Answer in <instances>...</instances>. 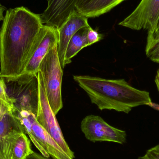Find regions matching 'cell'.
Segmentation results:
<instances>
[{"mask_svg": "<svg viewBox=\"0 0 159 159\" xmlns=\"http://www.w3.org/2000/svg\"><path fill=\"white\" fill-rule=\"evenodd\" d=\"M43 24L40 14L24 7L6 12L0 30V75L14 78L24 72Z\"/></svg>", "mask_w": 159, "mask_h": 159, "instance_id": "1", "label": "cell"}, {"mask_svg": "<svg viewBox=\"0 0 159 159\" xmlns=\"http://www.w3.org/2000/svg\"><path fill=\"white\" fill-rule=\"evenodd\" d=\"M74 80L101 110L129 114L134 107L151 106L149 92L130 85L124 79L109 80L89 75H74Z\"/></svg>", "mask_w": 159, "mask_h": 159, "instance_id": "2", "label": "cell"}, {"mask_svg": "<svg viewBox=\"0 0 159 159\" xmlns=\"http://www.w3.org/2000/svg\"><path fill=\"white\" fill-rule=\"evenodd\" d=\"M4 78L7 93L14 109L29 111L36 116L39 100L37 74L24 73L14 78Z\"/></svg>", "mask_w": 159, "mask_h": 159, "instance_id": "3", "label": "cell"}, {"mask_svg": "<svg viewBox=\"0 0 159 159\" xmlns=\"http://www.w3.org/2000/svg\"><path fill=\"white\" fill-rule=\"evenodd\" d=\"M13 113L19 120L25 134H28L35 147L46 157L53 159L71 158L54 141L47 132L39 124L36 116L25 110H13Z\"/></svg>", "mask_w": 159, "mask_h": 159, "instance_id": "4", "label": "cell"}, {"mask_svg": "<svg viewBox=\"0 0 159 159\" xmlns=\"http://www.w3.org/2000/svg\"><path fill=\"white\" fill-rule=\"evenodd\" d=\"M62 70L59 58L57 44L46 55L39 68L48 100L56 115L63 107L61 95Z\"/></svg>", "mask_w": 159, "mask_h": 159, "instance_id": "5", "label": "cell"}, {"mask_svg": "<svg viewBox=\"0 0 159 159\" xmlns=\"http://www.w3.org/2000/svg\"><path fill=\"white\" fill-rule=\"evenodd\" d=\"M39 82V100L36 119L39 124L47 132L54 141L71 158L75 157L63 137L62 132L52 110L45 92L41 73H37Z\"/></svg>", "mask_w": 159, "mask_h": 159, "instance_id": "6", "label": "cell"}, {"mask_svg": "<svg viewBox=\"0 0 159 159\" xmlns=\"http://www.w3.org/2000/svg\"><path fill=\"white\" fill-rule=\"evenodd\" d=\"M81 131L91 142H114L123 144L126 141V132L107 124L99 116L89 115L82 120Z\"/></svg>", "mask_w": 159, "mask_h": 159, "instance_id": "7", "label": "cell"}, {"mask_svg": "<svg viewBox=\"0 0 159 159\" xmlns=\"http://www.w3.org/2000/svg\"><path fill=\"white\" fill-rule=\"evenodd\" d=\"M159 20V0H142L136 8L119 25L134 30H153Z\"/></svg>", "mask_w": 159, "mask_h": 159, "instance_id": "8", "label": "cell"}, {"mask_svg": "<svg viewBox=\"0 0 159 159\" xmlns=\"http://www.w3.org/2000/svg\"><path fill=\"white\" fill-rule=\"evenodd\" d=\"M58 31L57 28L48 25H43L37 37L32 55L26 66L24 73L37 74L43 59L50 49L58 44Z\"/></svg>", "mask_w": 159, "mask_h": 159, "instance_id": "9", "label": "cell"}, {"mask_svg": "<svg viewBox=\"0 0 159 159\" xmlns=\"http://www.w3.org/2000/svg\"><path fill=\"white\" fill-rule=\"evenodd\" d=\"M89 26L88 18L75 11L72 13L62 26L57 29L59 33L58 54L62 69L65 67V54L70 40L80 29Z\"/></svg>", "mask_w": 159, "mask_h": 159, "instance_id": "10", "label": "cell"}, {"mask_svg": "<svg viewBox=\"0 0 159 159\" xmlns=\"http://www.w3.org/2000/svg\"><path fill=\"white\" fill-rule=\"evenodd\" d=\"M78 0H47L48 6L40 14L42 23L59 29L70 14L76 10Z\"/></svg>", "mask_w": 159, "mask_h": 159, "instance_id": "11", "label": "cell"}, {"mask_svg": "<svg viewBox=\"0 0 159 159\" xmlns=\"http://www.w3.org/2000/svg\"><path fill=\"white\" fill-rule=\"evenodd\" d=\"M22 133H24L23 128L13 111L0 118V159H9L11 146Z\"/></svg>", "mask_w": 159, "mask_h": 159, "instance_id": "12", "label": "cell"}, {"mask_svg": "<svg viewBox=\"0 0 159 159\" xmlns=\"http://www.w3.org/2000/svg\"><path fill=\"white\" fill-rule=\"evenodd\" d=\"M125 0H78L77 11L86 17L100 16L111 11Z\"/></svg>", "mask_w": 159, "mask_h": 159, "instance_id": "13", "label": "cell"}, {"mask_svg": "<svg viewBox=\"0 0 159 159\" xmlns=\"http://www.w3.org/2000/svg\"><path fill=\"white\" fill-rule=\"evenodd\" d=\"M90 27L80 29L70 40L65 54V66L71 62L72 58L76 56L82 48L89 46L87 34Z\"/></svg>", "mask_w": 159, "mask_h": 159, "instance_id": "14", "label": "cell"}, {"mask_svg": "<svg viewBox=\"0 0 159 159\" xmlns=\"http://www.w3.org/2000/svg\"><path fill=\"white\" fill-rule=\"evenodd\" d=\"M34 152L30 139L26 134L22 133L15 139L11 146L9 159H26Z\"/></svg>", "mask_w": 159, "mask_h": 159, "instance_id": "15", "label": "cell"}, {"mask_svg": "<svg viewBox=\"0 0 159 159\" xmlns=\"http://www.w3.org/2000/svg\"><path fill=\"white\" fill-rule=\"evenodd\" d=\"M145 53L151 61L159 64V30L148 33Z\"/></svg>", "mask_w": 159, "mask_h": 159, "instance_id": "16", "label": "cell"}, {"mask_svg": "<svg viewBox=\"0 0 159 159\" xmlns=\"http://www.w3.org/2000/svg\"><path fill=\"white\" fill-rule=\"evenodd\" d=\"M87 38L89 46L102 39L103 35L100 34L97 31L93 30L91 27H90L88 30Z\"/></svg>", "mask_w": 159, "mask_h": 159, "instance_id": "17", "label": "cell"}, {"mask_svg": "<svg viewBox=\"0 0 159 159\" xmlns=\"http://www.w3.org/2000/svg\"><path fill=\"white\" fill-rule=\"evenodd\" d=\"M0 99L5 100L12 103V102L9 99L7 93L6 87L4 78L1 75H0Z\"/></svg>", "mask_w": 159, "mask_h": 159, "instance_id": "18", "label": "cell"}, {"mask_svg": "<svg viewBox=\"0 0 159 159\" xmlns=\"http://www.w3.org/2000/svg\"><path fill=\"white\" fill-rule=\"evenodd\" d=\"M144 156L149 159H159V144L148 149Z\"/></svg>", "mask_w": 159, "mask_h": 159, "instance_id": "19", "label": "cell"}, {"mask_svg": "<svg viewBox=\"0 0 159 159\" xmlns=\"http://www.w3.org/2000/svg\"><path fill=\"white\" fill-rule=\"evenodd\" d=\"M26 159H48V158L44 157L43 155L34 152L31 155L29 156Z\"/></svg>", "mask_w": 159, "mask_h": 159, "instance_id": "20", "label": "cell"}, {"mask_svg": "<svg viewBox=\"0 0 159 159\" xmlns=\"http://www.w3.org/2000/svg\"><path fill=\"white\" fill-rule=\"evenodd\" d=\"M5 10H6V8L0 2V21L3 20L4 18L3 14Z\"/></svg>", "mask_w": 159, "mask_h": 159, "instance_id": "21", "label": "cell"}, {"mask_svg": "<svg viewBox=\"0 0 159 159\" xmlns=\"http://www.w3.org/2000/svg\"><path fill=\"white\" fill-rule=\"evenodd\" d=\"M155 82L157 86L158 90L159 92V69L157 71V75H156V78H155Z\"/></svg>", "mask_w": 159, "mask_h": 159, "instance_id": "22", "label": "cell"}, {"mask_svg": "<svg viewBox=\"0 0 159 159\" xmlns=\"http://www.w3.org/2000/svg\"><path fill=\"white\" fill-rule=\"evenodd\" d=\"M159 30V20L157 24V26H156L155 29H154V30H153L151 31L148 32V33L152 32L155 31L156 30Z\"/></svg>", "mask_w": 159, "mask_h": 159, "instance_id": "23", "label": "cell"}, {"mask_svg": "<svg viewBox=\"0 0 159 159\" xmlns=\"http://www.w3.org/2000/svg\"><path fill=\"white\" fill-rule=\"evenodd\" d=\"M138 159H149L148 158H147L146 157H145L144 156H143V157H139V158Z\"/></svg>", "mask_w": 159, "mask_h": 159, "instance_id": "24", "label": "cell"}, {"mask_svg": "<svg viewBox=\"0 0 159 159\" xmlns=\"http://www.w3.org/2000/svg\"><path fill=\"white\" fill-rule=\"evenodd\" d=\"M0 51H1V43H0Z\"/></svg>", "mask_w": 159, "mask_h": 159, "instance_id": "25", "label": "cell"}]
</instances>
